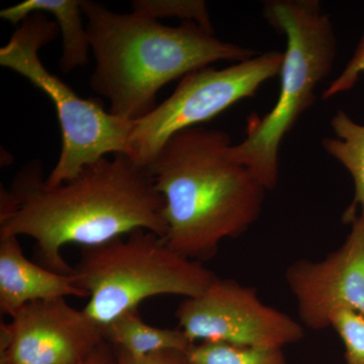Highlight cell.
Instances as JSON below:
<instances>
[{"instance_id":"cell-1","label":"cell","mask_w":364,"mask_h":364,"mask_svg":"<svg viewBox=\"0 0 364 364\" xmlns=\"http://www.w3.org/2000/svg\"><path fill=\"white\" fill-rule=\"evenodd\" d=\"M165 203L148 167L127 154L105 156L59 186H46L42 165L31 163L0 191V236L35 241L43 267L74 274L62 255L146 230L165 238Z\"/></svg>"},{"instance_id":"cell-2","label":"cell","mask_w":364,"mask_h":364,"mask_svg":"<svg viewBox=\"0 0 364 364\" xmlns=\"http://www.w3.org/2000/svg\"><path fill=\"white\" fill-rule=\"evenodd\" d=\"M226 132L203 127L170 136L148 168L164 198L170 247L188 259L215 257L225 239L245 234L259 219L267 189L232 161Z\"/></svg>"},{"instance_id":"cell-3","label":"cell","mask_w":364,"mask_h":364,"mask_svg":"<svg viewBox=\"0 0 364 364\" xmlns=\"http://www.w3.org/2000/svg\"><path fill=\"white\" fill-rule=\"evenodd\" d=\"M95 56L92 90L109 100V112L136 122L154 111L157 93L176 79L219 61L256 56L249 48L223 42L193 21L165 26L145 14H119L82 0Z\"/></svg>"},{"instance_id":"cell-4","label":"cell","mask_w":364,"mask_h":364,"mask_svg":"<svg viewBox=\"0 0 364 364\" xmlns=\"http://www.w3.org/2000/svg\"><path fill=\"white\" fill-rule=\"evenodd\" d=\"M263 16L286 37L277 102L263 117L248 119L246 136L232 144L227 156L253 172L268 191L279 177L284 138L316 102V90L331 74L337 38L331 18L317 0H267Z\"/></svg>"},{"instance_id":"cell-5","label":"cell","mask_w":364,"mask_h":364,"mask_svg":"<svg viewBox=\"0 0 364 364\" xmlns=\"http://www.w3.org/2000/svg\"><path fill=\"white\" fill-rule=\"evenodd\" d=\"M73 275L90 299L83 311L102 328L153 296H200L218 277L146 230L83 247Z\"/></svg>"},{"instance_id":"cell-6","label":"cell","mask_w":364,"mask_h":364,"mask_svg":"<svg viewBox=\"0 0 364 364\" xmlns=\"http://www.w3.org/2000/svg\"><path fill=\"white\" fill-rule=\"evenodd\" d=\"M56 21L37 13L21 21L11 40L0 49V64L28 79L52 100L61 129L58 161L45 179L49 188L77 176L87 165L109 154L129 155L134 122L105 109L95 100H83L58 76L48 70L40 50L56 39Z\"/></svg>"},{"instance_id":"cell-7","label":"cell","mask_w":364,"mask_h":364,"mask_svg":"<svg viewBox=\"0 0 364 364\" xmlns=\"http://www.w3.org/2000/svg\"><path fill=\"white\" fill-rule=\"evenodd\" d=\"M282 59L284 52L267 51L226 68L208 66L184 76L154 111L134 122L129 156L149 166L170 136L254 97L263 83L279 75Z\"/></svg>"},{"instance_id":"cell-8","label":"cell","mask_w":364,"mask_h":364,"mask_svg":"<svg viewBox=\"0 0 364 364\" xmlns=\"http://www.w3.org/2000/svg\"><path fill=\"white\" fill-rule=\"evenodd\" d=\"M176 316L191 341L284 348L305 337V327L287 314L265 305L257 289L217 277L205 293L184 299Z\"/></svg>"},{"instance_id":"cell-9","label":"cell","mask_w":364,"mask_h":364,"mask_svg":"<svg viewBox=\"0 0 364 364\" xmlns=\"http://www.w3.org/2000/svg\"><path fill=\"white\" fill-rule=\"evenodd\" d=\"M104 328L66 298L28 304L0 326L1 364H82Z\"/></svg>"},{"instance_id":"cell-10","label":"cell","mask_w":364,"mask_h":364,"mask_svg":"<svg viewBox=\"0 0 364 364\" xmlns=\"http://www.w3.org/2000/svg\"><path fill=\"white\" fill-rule=\"evenodd\" d=\"M344 243L324 259H299L284 277L296 299L301 324L313 331L330 327V316L340 306L364 317V213L350 223Z\"/></svg>"},{"instance_id":"cell-11","label":"cell","mask_w":364,"mask_h":364,"mask_svg":"<svg viewBox=\"0 0 364 364\" xmlns=\"http://www.w3.org/2000/svg\"><path fill=\"white\" fill-rule=\"evenodd\" d=\"M67 296L88 298L73 274H61L26 257L18 237L0 236V312L13 317L33 301Z\"/></svg>"},{"instance_id":"cell-12","label":"cell","mask_w":364,"mask_h":364,"mask_svg":"<svg viewBox=\"0 0 364 364\" xmlns=\"http://www.w3.org/2000/svg\"><path fill=\"white\" fill-rule=\"evenodd\" d=\"M51 14L62 35V56L60 68L69 73L85 66L90 59V42L83 23L82 1L80 0H26L0 11L2 20L20 23L31 14Z\"/></svg>"},{"instance_id":"cell-13","label":"cell","mask_w":364,"mask_h":364,"mask_svg":"<svg viewBox=\"0 0 364 364\" xmlns=\"http://www.w3.org/2000/svg\"><path fill=\"white\" fill-rule=\"evenodd\" d=\"M104 338L114 348L134 356L163 351L186 352L193 342L181 328H158L146 324L139 309L123 314L104 328Z\"/></svg>"},{"instance_id":"cell-14","label":"cell","mask_w":364,"mask_h":364,"mask_svg":"<svg viewBox=\"0 0 364 364\" xmlns=\"http://www.w3.org/2000/svg\"><path fill=\"white\" fill-rule=\"evenodd\" d=\"M331 127L336 138L328 136L321 144L327 154L343 165L353 181V200L342 215L344 224H350L358 210L364 213V124L356 123L340 109L333 116Z\"/></svg>"},{"instance_id":"cell-15","label":"cell","mask_w":364,"mask_h":364,"mask_svg":"<svg viewBox=\"0 0 364 364\" xmlns=\"http://www.w3.org/2000/svg\"><path fill=\"white\" fill-rule=\"evenodd\" d=\"M186 364H287L280 348L240 346L225 342L193 344L186 353Z\"/></svg>"},{"instance_id":"cell-16","label":"cell","mask_w":364,"mask_h":364,"mask_svg":"<svg viewBox=\"0 0 364 364\" xmlns=\"http://www.w3.org/2000/svg\"><path fill=\"white\" fill-rule=\"evenodd\" d=\"M133 11L159 20L176 18L183 21H193L207 30H213L207 4L203 0H135L132 2Z\"/></svg>"},{"instance_id":"cell-17","label":"cell","mask_w":364,"mask_h":364,"mask_svg":"<svg viewBox=\"0 0 364 364\" xmlns=\"http://www.w3.org/2000/svg\"><path fill=\"white\" fill-rule=\"evenodd\" d=\"M330 327L339 335L345 348L346 364H364V317L350 308L335 309Z\"/></svg>"},{"instance_id":"cell-18","label":"cell","mask_w":364,"mask_h":364,"mask_svg":"<svg viewBox=\"0 0 364 364\" xmlns=\"http://www.w3.org/2000/svg\"><path fill=\"white\" fill-rule=\"evenodd\" d=\"M361 74H364V32L343 70L340 72L336 78L333 79L323 92V100H330L341 93L353 90L358 85Z\"/></svg>"},{"instance_id":"cell-19","label":"cell","mask_w":364,"mask_h":364,"mask_svg":"<svg viewBox=\"0 0 364 364\" xmlns=\"http://www.w3.org/2000/svg\"><path fill=\"white\" fill-rule=\"evenodd\" d=\"M117 364H186V353L181 351H163L144 356H134L114 348Z\"/></svg>"},{"instance_id":"cell-20","label":"cell","mask_w":364,"mask_h":364,"mask_svg":"<svg viewBox=\"0 0 364 364\" xmlns=\"http://www.w3.org/2000/svg\"><path fill=\"white\" fill-rule=\"evenodd\" d=\"M82 364H117L116 351L104 340Z\"/></svg>"}]
</instances>
